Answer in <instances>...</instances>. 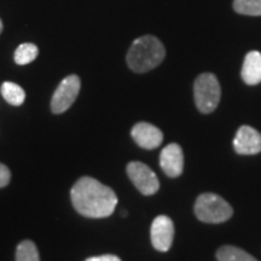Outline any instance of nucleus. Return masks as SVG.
Returning a JSON list of instances; mask_svg holds the SVG:
<instances>
[{
    "label": "nucleus",
    "mask_w": 261,
    "mask_h": 261,
    "mask_svg": "<svg viewBox=\"0 0 261 261\" xmlns=\"http://www.w3.org/2000/svg\"><path fill=\"white\" fill-rule=\"evenodd\" d=\"M151 243L159 252H167L174 238V224L167 215H159L151 224Z\"/></svg>",
    "instance_id": "7"
},
{
    "label": "nucleus",
    "mask_w": 261,
    "mask_h": 261,
    "mask_svg": "<svg viewBox=\"0 0 261 261\" xmlns=\"http://www.w3.org/2000/svg\"><path fill=\"white\" fill-rule=\"evenodd\" d=\"M39 55V48L37 45L32 44V42H24L21 44L16 48L14 60L16 64L18 65H25L32 63L33 61H35V58Z\"/></svg>",
    "instance_id": "14"
},
{
    "label": "nucleus",
    "mask_w": 261,
    "mask_h": 261,
    "mask_svg": "<svg viewBox=\"0 0 261 261\" xmlns=\"http://www.w3.org/2000/svg\"><path fill=\"white\" fill-rule=\"evenodd\" d=\"M160 166L169 178H177L184 169V154L177 143L168 144L160 155Z\"/></svg>",
    "instance_id": "9"
},
{
    "label": "nucleus",
    "mask_w": 261,
    "mask_h": 261,
    "mask_svg": "<svg viewBox=\"0 0 261 261\" xmlns=\"http://www.w3.org/2000/svg\"><path fill=\"white\" fill-rule=\"evenodd\" d=\"M233 148L240 155H255L261 151V135L250 126H241L233 139Z\"/></svg>",
    "instance_id": "8"
},
{
    "label": "nucleus",
    "mask_w": 261,
    "mask_h": 261,
    "mask_svg": "<svg viewBox=\"0 0 261 261\" xmlns=\"http://www.w3.org/2000/svg\"><path fill=\"white\" fill-rule=\"evenodd\" d=\"M0 92L6 102L14 107L22 106L25 99L24 90L19 85L11 83V81H5L0 87Z\"/></svg>",
    "instance_id": "12"
},
{
    "label": "nucleus",
    "mask_w": 261,
    "mask_h": 261,
    "mask_svg": "<svg viewBox=\"0 0 261 261\" xmlns=\"http://www.w3.org/2000/svg\"><path fill=\"white\" fill-rule=\"evenodd\" d=\"M81 89V80L77 75H69L64 77L58 85L51 99V110L54 114L67 112L76 100Z\"/></svg>",
    "instance_id": "5"
},
{
    "label": "nucleus",
    "mask_w": 261,
    "mask_h": 261,
    "mask_svg": "<svg viewBox=\"0 0 261 261\" xmlns=\"http://www.w3.org/2000/svg\"><path fill=\"white\" fill-rule=\"evenodd\" d=\"M166 48L154 35H144L136 39L127 52V64L135 73H148L162 63Z\"/></svg>",
    "instance_id": "2"
},
{
    "label": "nucleus",
    "mask_w": 261,
    "mask_h": 261,
    "mask_svg": "<svg viewBox=\"0 0 261 261\" xmlns=\"http://www.w3.org/2000/svg\"><path fill=\"white\" fill-rule=\"evenodd\" d=\"M70 197L77 213L93 219L110 217L117 204V196L113 189L91 177H83L75 182Z\"/></svg>",
    "instance_id": "1"
},
{
    "label": "nucleus",
    "mask_w": 261,
    "mask_h": 261,
    "mask_svg": "<svg viewBox=\"0 0 261 261\" xmlns=\"http://www.w3.org/2000/svg\"><path fill=\"white\" fill-rule=\"evenodd\" d=\"M132 138L143 149H156L162 144L163 135L158 127L148 122H138L130 130Z\"/></svg>",
    "instance_id": "10"
},
{
    "label": "nucleus",
    "mask_w": 261,
    "mask_h": 261,
    "mask_svg": "<svg viewBox=\"0 0 261 261\" xmlns=\"http://www.w3.org/2000/svg\"><path fill=\"white\" fill-rule=\"evenodd\" d=\"M85 261H121V259L116 255H112V254H106V255L89 257Z\"/></svg>",
    "instance_id": "18"
},
{
    "label": "nucleus",
    "mask_w": 261,
    "mask_h": 261,
    "mask_svg": "<svg viewBox=\"0 0 261 261\" xmlns=\"http://www.w3.org/2000/svg\"><path fill=\"white\" fill-rule=\"evenodd\" d=\"M217 259L219 261H257L250 254L233 246L221 247L217 252Z\"/></svg>",
    "instance_id": "13"
},
{
    "label": "nucleus",
    "mask_w": 261,
    "mask_h": 261,
    "mask_svg": "<svg viewBox=\"0 0 261 261\" xmlns=\"http://www.w3.org/2000/svg\"><path fill=\"white\" fill-rule=\"evenodd\" d=\"M233 9L241 15L261 16V0H233Z\"/></svg>",
    "instance_id": "16"
},
{
    "label": "nucleus",
    "mask_w": 261,
    "mask_h": 261,
    "mask_svg": "<svg viewBox=\"0 0 261 261\" xmlns=\"http://www.w3.org/2000/svg\"><path fill=\"white\" fill-rule=\"evenodd\" d=\"M3 29H4V24H3L2 18H0V34H2V33H3Z\"/></svg>",
    "instance_id": "19"
},
{
    "label": "nucleus",
    "mask_w": 261,
    "mask_h": 261,
    "mask_svg": "<svg viewBox=\"0 0 261 261\" xmlns=\"http://www.w3.org/2000/svg\"><path fill=\"white\" fill-rule=\"evenodd\" d=\"M195 102L203 114L213 113L220 102L221 89L217 76L212 73L198 75L194 85Z\"/></svg>",
    "instance_id": "4"
},
{
    "label": "nucleus",
    "mask_w": 261,
    "mask_h": 261,
    "mask_svg": "<svg viewBox=\"0 0 261 261\" xmlns=\"http://www.w3.org/2000/svg\"><path fill=\"white\" fill-rule=\"evenodd\" d=\"M16 261H40L38 248L32 241H23L17 246Z\"/></svg>",
    "instance_id": "15"
},
{
    "label": "nucleus",
    "mask_w": 261,
    "mask_h": 261,
    "mask_svg": "<svg viewBox=\"0 0 261 261\" xmlns=\"http://www.w3.org/2000/svg\"><path fill=\"white\" fill-rule=\"evenodd\" d=\"M244 83L250 86L261 83V54L259 51L248 52L241 71Z\"/></svg>",
    "instance_id": "11"
},
{
    "label": "nucleus",
    "mask_w": 261,
    "mask_h": 261,
    "mask_svg": "<svg viewBox=\"0 0 261 261\" xmlns=\"http://www.w3.org/2000/svg\"><path fill=\"white\" fill-rule=\"evenodd\" d=\"M195 214L203 223L220 224L232 217L233 210L220 196L202 194L196 200Z\"/></svg>",
    "instance_id": "3"
},
{
    "label": "nucleus",
    "mask_w": 261,
    "mask_h": 261,
    "mask_svg": "<svg viewBox=\"0 0 261 261\" xmlns=\"http://www.w3.org/2000/svg\"><path fill=\"white\" fill-rule=\"evenodd\" d=\"M121 217H127V211H121Z\"/></svg>",
    "instance_id": "20"
},
{
    "label": "nucleus",
    "mask_w": 261,
    "mask_h": 261,
    "mask_svg": "<svg viewBox=\"0 0 261 261\" xmlns=\"http://www.w3.org/2000/svg\"><path fill=\"white\" fill-rule=\"evenodd\" d=\"M10 180H11V172L5 165L0 163V189L9 185Z\"/></svg>",
    "instance_id": "17"
},
{
    "label": "nucleus",
    "mask_w": 261,
    "mask_h": 261,
    "mask_svg": "<svg viewBox=\"0 0 261 261\" xmlns=\"http://www.w3.org/2000/svg\"><path fill=\"white\" fill-rule=\"evenodd\" d=\"M127 174L135 187L145 196L156 194L160 189V181L154 172L144 163L133 161L127 165Z\"/></svg>",
    "instance_id": "6"
}]
</instances>
